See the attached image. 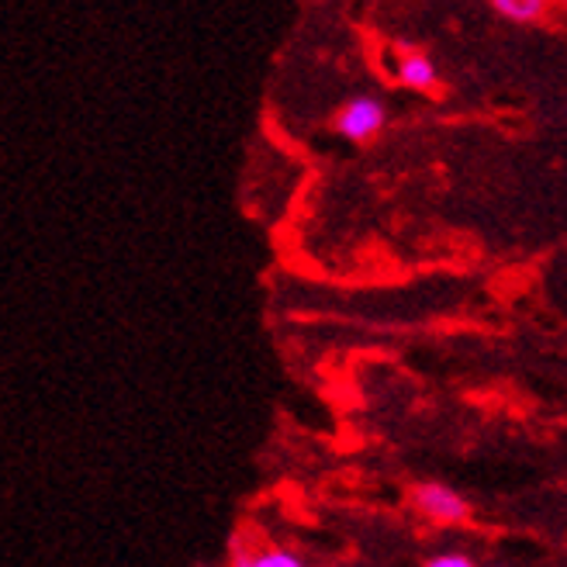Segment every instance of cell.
I'll return each instance as SVG.
<instances>
[{"mask_svg": "<svg viewBox=\"0 0 567 567\" xmlns=\"http://www.w3.org/2000/svg\"><path fill=\"white\" fill-rule=\"evenodd\" d=\"M388 122V111L378 97H353L336 111L332 128L350 142H371Z\"/></svg>", "mask_w": 567, "mask_h": 567, "instance_id": "obj_1", "label": "cell"}, {"mask_svg": "<svg viewBox=\"0 0 567 567\" xmlns=\"http://www.w3.org/2000/svg\"><path fill=\"white\" fill-rule=\"evenodd\" d=\"M412 505L419 508V513L425 519H433V523H464L467 513H471V505L461 492H453L446 485H440V481H422V485L412 488Z\"/></svg>", "mask_w": 567, "mask_h": 567, "instance_id": "obj_2", "label": "cell"}, {"mask_svg": "<svg viewBox=\"0 0 567 567\" xmlns=\"http://www.w3.org/2000/svg\"><path fill=\"white\" fill-rule=\"evenodd\" d=\"M233 564L236 567H308L295 550L288 547H246L239 544L236 554H233Z\"/></svg>", "mask_w": 567, "mask_h": 567, "instance_id": "obj_3", "label": "cell"}, {"mask_svg": "<svg viewBox=\"0 0 567 567\" xmlns=\"http://www.w3.org/2000/svg\"><path fill=\"white\" fill-rule=\"evenodd\" d=\"M399 80L412 91H433L440 83V73L425 52H405L399 60Z\"/></svg>", "mask_w": 567, "mask_h": 567, "instance_id": "obj_4", "label": "cell"}, {"mask_svg": "<svg viewBox=\"0 0 567 567\" xmlns=\"http://www.w3.org/2000/svg\"><path fill=\"white\" fill-rule=\"evenodd\" d=\"M492 11L508 18V21H516V24H529V21H540L547 8L540 4V0H495Z\"/></svg>", "mask_w": 567, "mask_h": 567, "instance_id": "obj_5", "label": "cell"}, {"mask_svg": "<svg viewBox=\"0 0 567 567\" xmlns=\"http://www.w3.org/2000/svg\"><path fill=\"white\" fill-rule=\"evenodd\" d=\"M425 567H477L467 554H436L425 560Z\"/></svg>", "mask_w": 567, "mask_h": 567, "instance_id": "obj_6", "label": "cell"}]
</instances>
